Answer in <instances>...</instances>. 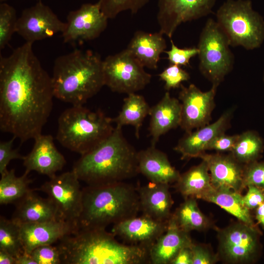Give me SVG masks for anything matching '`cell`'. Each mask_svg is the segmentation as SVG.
<instances>
[{
  "mask_svg": "<svg viewBox=\"0 0 264 264\" xmlns=\"http://www.w3.org/2000/svg\"><path fill=\"white\" fill-rule=\"evenodd\" d=\"M238 135H228L224 133L215 137L208 145L206 150L218 152L231 151L237 140Z\"/></svg>",
  "mask_w": 264,
  "mask_h": 264,
  "instance_id": "42",
  "label": "cell"
},
{
  "mask_svg": "<svg viewBox=\"0 0 264 264\" xmlns=\"http://www.w3.org/2000/svg\"><path fill=\"white\" fill-rule=\"evenodd\" d=\"M151 108L144 97L135 93L128 94L124 99L122 109L118 115L112 119L116 127L132 126L135 136L139 137V132L145 118L150 114Z\"/></svg>",
  "mask_w": 264,
  "mask_h": 264,
  "instance_id": "29",
  "label": "cell"
},
{
  "mask_svg": "<svg viewBox=\"0 0 264 264\" xmlns=\"http://www.w3.org/2000/svg\"><path fill=\"white\" fill-rule=\"evenodd\" d=\"M142 214L160 221H168L173 201L169 184L150 181L136 188Z\"/></svg>",
  "mask_w": 264,
  "mask_h": 264,
  "instance_id": "23",
  "label": "cell"
},
{
  "mask_svg": "<svg viewBox=\"0 0 264 264\" xmlns=\"http://www.w3.org/2000/svg\"><path fill=\"white\" fill-rule=\"evenodd\" d=\"M232 115V111L228 110L216 122L196 129L195 131L186 132L179 140L174 150L180 154L182 159L199 157L205 153L208 145L215 137L225 132Z\"/></svg>",
  "mask_w": 264,
  "mask_h": 264,
  "instance_id": "20",
  "label": "cell"
},
{
  "mask_svg": "<svg viewBox=\"0 0 264 264\" xmlns=\"http://www.w3.org/2000/svg\"><path fill=\"white\" fill-rule=\"evenodd\" d=\"M137 166L138 172L153 182L170 184L176 182L180 176L167 155L155 146L137 152Z\"/></svg>",
  "mask_w": 264,
  "mask_h": 264,
  "instance_id": "22",
  "label": "cell"
},
{
  "mask_svg": "<svg viewBox=\"0 0 264 264\" xmlns=\"http://www.w3.org/2000/svg\"><path fill=\"white\" fill-rule=\"evenodd\" d=\"M181 110L179 101L171 97L168 91L158 103L151 108L149 131L152 145L155 146L162 135L179 126Z\"/></svg>",
  "mask_w": 264,
  "mask_h": 264,
  "instance_id": "24",
  "label": "cell"
},
{
  "mask_svg": "<svg viewBox=\"0 0 264 264\" xmlns=\"http://www.w3.org/2000/svg\"><path fill=\"white\" fill-rule=\"evenodd\" d=\"M201 199L218 205L240 221L253 226L249 209L244 205L241 193L229 189L213 188Z\"/></svg>",
  "mask_w": 264,
  "mask_h": 264,
  "instance_id": "28",
  "label": "cell"
},
{
  "mask_svg": "<svg viewBox=\"0 0 264 264\" xmlns=\"http://www.w3.org/2000/svg\"><path fill=\"white\" fill-rule=\"evenodd\" d=\"M106 229L78 230L58 242L62 264H143L150 263L149 249L120 243Z\"/></svg>",
  "mask_w": 264,
  "mask_h": 264,
  "instance_id": "2",
  "label": "cell"
},
{
  "mask_svg": "<svg viewBox=\"0 0 264 264\" xmlns=\"http://www.w3.org/2000/svg\"><path fill=\"white\" fill-rule=\"evenodd\" d=\"M105 86L111 91L127 94L144 89L152 75L127 49L107 56L103 62Z\"/></svg>",
  "mask_w": 264,
  "mask_h": 264,
  "instance_id": "9",
  "label": "cell"
},
{
  "mask_svg": "<svg viewBox=\"0 0 264 264\" xmlns=\"http://www.w3.org/2000/svg\"><path fill=\"white\" fill-rule=\"evenodd\" d=\"M74 172H66L50 178L39 189L45 193L56 205L59 219L76 223L82 208V189Z\"/></svg>",
  "mask_w": 264,
  "mask_h": 264,
  "instance_id": "10",
  "label": "cell"
},
{
  "mask_svg": "<svg viewBox=\"0 0 264 264\" xmlns=\"http://www.w3.org/2000/svg\"><path fill=\"white\" fill-rule=\"evenodd\" d=\"M31 152L23 159L25 172L34 171L51 178L62 170L66 163L63 155L56 148L53 137L41 134L34 139Z\"/></svg>",
  "mask_w": 264,
  "mask_h": 264,
  "instance_id": "17",
  "label": "cell"
},
{
  "mask_svg": "<svg viewBox=\"0 0 264 264\" xmlns=\"http://www.w3.org/2000/svg\"><path fill=\"white\" fill-rule=\"evenodd\" d=\"M16 137H13L8 141L0 142V174L1 175L7 170L10 162L14 159L23 160L24 156L20 154L17 149L12 148L13 143Z\"/></svg>",
  "mask_w": 264,
  "mask_h": 264,
  "instance_id": "40",
  "label": "cell"
},
{
  "mask_svg": "<svg viewBox=\"0 0 264 264\" xmlns=\"http://www.w3.org/2000/svg\"><path fill=\"white\" fill-rule=\"evenodd\" d=\"M37 264H62L58 246L44 245L35 248L30 254Z\"/></svg>",
  "mask_w": 264,
  "mask_h": 264,
  "instance_id": "37",
  "label": "cell"
},
{
  "mask_svg": "<svg viewBox=\"0 0 264 264\" xmlns=\"http://www.w3.org/2000/svg\"><path fill=\"white\" fill-rule=\"evenodd\" d=\"M137 152L123 136L122 128L116 126L105 140L81 155L72 170L89 186L124 181L139 173Z\"/></svg>",
  "mask_w": 264,
  "mask_h": 264,
  "instance_id": "3",
  "label": "cell"
},
{
  "mask_svg": "<svg viewBox=\"0 0 264 264\" xmlns=\"http://www.w3.org/2000/svg\"><path fill=\"white\" fill-rule=\"evenodd\" d=\"M192 243L189 232L180 228L171 215L166 230L149 249L150 263L170 264L182 248Z\"/></svg>",
  "mask_w": 264,
  "mask_h": 264,
  "instance_id": "21",
  "label": "cell"
},
{
  "mask_svg": "<svg viewBox=\"0 0 264 264\" xmlns=\"http://www.w3.org/2000/svg\"><path fill=\"white\" fill-rule=\"evenodd\" d=\"M108 18L100 4L87 3L69 12L62 32L65 43H80L95 39L106 28Z\"/></svg>",
  "mask_w": 264,
  "mask_h": 264,
  "instance_id": "14",
  "label": "cell"
},
{
  "mask_svg": "<svg viewBox=\"0 0 264 264\" xmlns=\"http://www.w3.org/2000/svg\"><path fill=\"white\" fill-rule=\"evenodd\" d=\"M176 186L185 199L189 198L201 199L214 188L206 162L202 160L199 164L180 175L176 182Z\"/></svg>",
  "mask_w": 264,
  "mask_h": 264,
  "instance_id": "27",
  "label": "cell"
},
{
  "mask_svg": "<svg viewBox=\"0 0 264 264\" xmlns=\"http://www.w3.org/2000/svg\"><path fill=\"white\" fill-rule=\"evenodd\" d=\"M171 43L170 50L164 51L167 54L168 59L171 64L187 66L189 65L190 59L198 54V50L197 47L180 48L175 44L172 40Z\"/></svg>",
  "mask_w": 264,
  "mask_h": 264,
  "instance_id": "39",
  "label": "cell"
},
{
  "mask_svg": "<svg viewBox=\"0 0 264 264\" xmlns=\"http://www.w3.org/2000/svg\"><path fill=\"white\" fill-rule=\"evenodd\" d=\"M196 198H189L172 214L177 225L189 232L193 230L203 231L211 227V223L200 210Z\"/></svg>",
  "mask_w": 264,
  "mask_h": 264,
  "instance_id": "30",
  "label": "cell"
},
{
  "mask_svg": "<svg viewBox=\"0 0 264 264\" xmlns=\"http://www.w3.org/2000/svg\"><path fill=\"white\" fill-rule=\"evenodd\" d=\"M140 211L136 188L124 181L82 188V208L77 230L106 229Z\"/></svg>",
  "mask_w": 264,
  "mask_h": 264,
  "instance_id": "5",
  "label": "cell"
},
{
  "mask_svg": "<svg viewBox=\"0 0 264 264\" xmlns=\"http://www.w3.org/2000/svg\"><path fill=\"white\" fill-rule=\"evenodd\" d=\"M191 248L193 264H213L218 261V257L206 246L193 242Z\"/></svg>",
  "mask_w": 264,
  "mask_h": 264,
  "instance_id": "41",
  "label": "cell"
},
{
  "mask_svg": "<svg viewBox=\"0 0 264 264\" xmlns=\"http://www.w3.org/2000/svg\"><path fill=\"white\" fill-rule=\"evenodd\" d=\"M25 172L21 176H17L14 169L6 170L1 175L0 180V204L16 203L31 189L29 187L32 180Z\"/></svg>",
  "mask_w": 264,
  "mask_h": 264,
  "instance_id": "31",
  "label": "cell"
},
{
  "mask_svg": "<svg viewBox=\"0 0 264 264\" xmlns=\"http://www.w3.org/2000/svg\"><path fill=\"white\" fill-rule=\"evenodd\" d=\"M25 42L0 56V130L22 143L42 134L54 97L51 77Z\"/></svg>",
  "mask_w": 264,
  "mask_h": 264,
  "instance_id": "1",
  "label": "cell"
},
{
  "mask_svg": "<svg viewBox=\"0 0 264 264\" xmlns=\"http://www.w3.org/2000/svg\"><path fill=\"white\" fill-rule=\"evenodd\" d=\"M216 22L230 46L246 50L259 48L264 41V20L250 0H226L217 10Z\"/></svg>",
  "mask_w": 264,
  "mask_h": 264,
  "instance_id": "7",
  "label": "cell"
},
{
  "mask_svg": "<svg viewBox=\"0 0 264 264\" xmlns=\"http://www.w3.org/2000/svg\"><path fill=\"white\" fill-rule=\"evenodd\" d=\"M24 252L30 254L36 247L52 244L76 231L75 225L61 219L20 224Z\"/></svg>",
  "mask_w": 264,
  "mask_h": 264,
  "instance_id": "19",
  "label": "cell"
},
{
  "mask_svg": "<svg viewBox=\"0 0 264 264\" xmlns=\"http://www.w3.org/2000/svg\"><path fill=\"white\" fill-rule=\"evenodd\" d=\"M264 149V141L258 132L248 131L239 134L230 152L238 162L245 165L256 161Z\"/></svg>",
  "mask_w": 264,
  "mask_h": 264,
  "instance_id": "32",
  "label": "cell"
},
{
  "mask_svg": "<svg viewBox=\"0 0 264 264\" xmlns=\"http://www.w3.org/2000/svg\"><path fill=\"white\" fill-rule=\"evenodd\" d=\"M7 0H0V3L1 2H5Z\"/></svg>",
  "mask_w": 264,
  "mask_h": 264,
  "instance_id": "48",
  "label": "cell"
},
{
  "mask_svg": "<svg viewBox=\"0 0 264 264\" xmlns=\"http://www.w3.org/2000/svg\"><path fill=\"white\" fill-rule=\"evenodd\" d=\"M18 18L15 8L5 2L0 4V49L8 44L16 32Z\"/></svg>",
  "mask_w": 264,
  "mask_h": 264,
  "instance_id": "35",
  "label": "cell"
},
{
  "mask_svg": "<svg viewBox=\"0 0 264 264\" xmlns=\"http://www.w3.org/2000/svg\"><path fill=\"white\" fill-rule=\"evenodd\" d=\"M168 222L142 214L113 224L111 232L126 243L143 246L149 250L165 232Z\"/></svg>",
  "mask_w": 264,
  "mask_h": 264,
  "instance_id": "16",
  "label": "cell"
},
{
  "mask_svg": "<svg viewBox=\"0 0 264 264\" xmlns=\"http://www.w3.org/2000/svg\"><path fill=\"white\" fill-rule=\"evenodd\" d=\"M65 24L48 6L40 1L23 10L17 20L16 32L25 42L33 44L62 33Z\"/></svg>",
  "mask_w": 264,
  "mask_h": 264,
  "instance_id": "13",
  "label": "cell"
},
{
  "mask_svg": "<svg viewBox=\"0 0 264 264\" xmlns=\"http://www.w3.org/2000/svg\"><path fill=\"white\" fill-rule=\"evenodd\" d=\"M218 236L220 252L225 261L242 264L253 258L258 238L253 226L240 221L218 230Z\"/></svg>",
  "mask_w": 264,
  "mask_h": 264,
  "instance_id": "15",
  "label": "cell"
},
{
  "mask_svg": "<svg viewBox=\"0 0 264 264\" xmlns=\"http://www.w3.org/2000/svg\"><path fill=\"white\" fill-rule=\"evenodd\" d=\"M263 81H264V76H263Z\"/></svg>",
  "mask_w": 264,
  "mask_h": 264,
  "instance_id": "49",
  "label": "cell"
},
{
  "mask_svg": "<svg viewBox=\"0 0 264 264\" xmlns=\"http://www.w3.org/2000/svg\"><path fill=\"white\" fill-rule=\"evenodd\" d=\"M16 264H37L30 254L24 252L16 258Z\"/></svg>",
  "mask_w": 264,
  "mask_h": 264,
  "instance_id": "46",
  "label": "cell"
},
{
  "mask_svg": "<svg viewBox=\"0 0 264 264\" xmlns=\"http://www.w3.org/2000/svg\"><path fill=\"white\" fill-rule=\"evenodd\" d=\"M248 191L243 200L245 206L249 209L258 207L264 202V192L262 188L253 185H248Z\"/></svg>",
  "mask_w": 264,
  "mask_h": 264,
  "instance_id": "43",
  "label": "cell"
},
{
  "mask_svg": "<svg viewBox=\"0 0 264 264\" xmlns=\"http://www.w3.org/2000/svg\"><path fill=\"white\" fill-rule=\"evenodd\" d=\"M31 189L16 202L12 220L19 224L59 219L57 207L49 198H43Z\"/></svg>",
  "mask_w": 264,
  "mask_h": 264,
  "instance_id": "25",
  "label": "cell"
},
{
  "mask_svg": "<svg viewBox=\"0 0 264 264\" xmlns=\"http://www.w3.org/2000/svg\"><path fill=\"white\" fill-rule=\"evenodd\" d=\"M112 123L100 110L72 106L60 115L56 137L63 147L82 155L110 135L115 129Z\"/></svg>",
  "mask_w": 264,
  "mask_h": 264,
  "instance_id": "6",
  "label": "cell"
},
{
  "mask_svg": "<svg viewBox=\"0 0 264 264\" xmlns=\"http://www.w3.org/2000/svg\"><path fill=\"white\" fill-rule=\"evenodd\" d=\"M229 46L217 22L208 19L200 33L197 48L199 70L212 85L218 87L233 68L234 57Z\"/></svg>",
  "mask_w": 264,
  "mask_h": 264,
  "instance_id": "8",
  "label": "cell"
},
{
  "mask_svg": "<svg viewBox=\"0 0 264 264\" xmlns=\"http://www.w3.org/2000/svg\"><path fill=\"white\" fill-rule=\"evenodd\" d=\"M208 166L211 181L215 189L232 190L241 193L244 188V165L232 155L202 154L199 156Z\"/></svg>",
  "mask_w": 264,
  "mask_h": 264,
  "instance_id": "18",
  "label": "cell"
},
{
  "mask_svg": "<svg viewBox=\"0 0 264 264\" xmlns=\"http://www.w3.org/2000/svg\"><path fill=\"white\" fill-rule=\"evenodd\" d=\"M150 0H99L101 9L109 19L115 18L119 14L125 11H130L136 14Z\"/></svg>",
  "mask_w": 264,
  "mask_h": 264,
  "instance_id": "34",
  "label": "cell"
},
{
  "mask_svg": "<svg viewBox=\"0 0 264 264\" xmlns=\"http://www.w3.org/2000/svg\"><path fill=\"white\" fill-rule=\"evenodd\" d=\"M0 264H16V258L8 252L0 249Z\"/></svg>",
  "mask_w": 264,
  "mask_h": 264,
  "instance_id": "45",
  "label": "cell"
},
{
  "mask_svg": "<svg viewBox=\"0 0 264 264\" xmlns=\"http://www.w3.org/2000/svg\"><path fill=\"white\" fill-rule=\"evenodd\" d=\"M0 249L16 258L24 252L20 224L2 216L0 217Z\"/></svg>",
  "mask_w": 264,
  "mask_h": 264,
  "instance_id": "33",
  "label": "cell"
},
{
  "mask_svg": "<svg viewBox=\"0 0 264 264\" xmlns=\"http://www.w3.org/2000/svg\"><path fill=\"white\" fill-rule=\"evenodd\" d=\"M163 35L160 32L149 33L137 31L127 48L144 67L156 69L160 55L164 52L167 47Z\"/></svg>",
  "mask_w": 264,
  "mask_h": 264,
  "instance_id": "26",
  "label": "cell"
},
{
  "mask_svg": "<svg viewBox=\"0 0 264 264\" xmlns=\"http://www.w3.org/2000/svg\"><path fill=\"white\" fill-rule=\"evenodd\" d=\"M101 57L75 49L57 57L51 77L55 97L72 106L83 105L105 86Z\"/></svg>",
  "mask_w": 264,
  "mask_h": 264,
  "instance_id": "4",
  "label": "cell"
},
{
  "mask_svg": "<svg viewBox=\"0 0 264 264\" xmlns=\"http://www.w3.org/2000/svg\"><path fill=\"white\" fill-rule=\"evenodd\" d=\"M217 87L212 85L210 90L202 92L193 84L188 87L180 85L178 96L181 107L179 126L186 132L209 124L215 107Z\"/></svg>",
  "mask_w": 264,
  "mask_h": 264,
  "instance_id": "12",
  "label": "cell"
},
{
  "mask_svg": "<svg viewBox=\"0 0 264 264\" xmlns=\"http://www.w3.org/2000/svg\"><path fill=\"white\" fill-rule=\"evenodd\" d=\"M160 78L165 82L164 88L169 90L178 88L181 83L190 78L189 74L180 66L171 64L159 74Z\"/></svg>",
  "mask_w": 264,
  "mask_h": 264,
  "instance_id": "36",
  "label": "cell"
},
{
  "mask_svg": "<svg viewBox=\"0 0 264 264\" xmlns=\"http://www.w3.org/2000/svg\"><path fill=\"white\" fill-rule=\"evenodd\" d=\"M256 218L258 222L264 226V202L257 207Z\"/></svg>",
  "mask_w": 264,
  "mask_h": 264,
  "instance_id": "47",
  "label": "cell"
},
{
  "mask_svg": "<svg viewBox=\"0 0 264 264\" xmlns=\"http://www.w3.org/2000/svg\"><path fill=\"white\" fill-rule=\"evenodd\" d=\"M216 0H158L159 32L171 38L182 23L210 14Z\"/></svg>",
  "mask_w": 264,
  "mask_h": 264,
  "instance_id": "11",
  "label": "cell"
},
{
  "mask_svg": "<svg viewBox=\"0 0 264 264\" xmlns=\"http://www.w3.org/2000/svg\"><path fill=\"white\" fill-rule=\"evenodd\" d=\"M191 245L182 248L170 264H193Z\"/></svg>",
  "mask_w": 264,
  "mask_h": 264,
  "instance_id": "44",
  "label": "cell"
},
{
  "mask_svg": "<svg viewBox=\"0 0 264 264\" xmlns=\"http://www.w3.org/2000/svg\"><path fill=\"white\" fill-rule=\"evenodd\" d=\"M244 187L253 185L264 189V162L256 161L244 165Z\"/></svg>",
  "mask_w": 264,
  "mask_h": 264,
  "instance_id": "38",
  "label": "cell"
}]
</instances>
